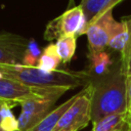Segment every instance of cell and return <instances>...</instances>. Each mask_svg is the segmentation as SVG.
Masks as SVG:
<instances>
[{
	"mask_svg": "<svg viewBox=\"0 0 131 131\" xmlns=\"http://www.w3.org/2000/svg\"><path fill=\"white\" fill-rule=\"evenodd\" d=\"M17 103L13 102H6L4 101L2 103L1 107V123L0 127L4 131H18V120L13 116L11 108L16 106Z\"/></svg>",
	"mask_w": 131,
	"mask_h": 131,
	"instance_id": "16",
	"label": "cell"
},
{
	"mask_svg": "<svg viewBox=\"0 0 131 131\" xmlns=\"http://www.w3.org/2000/svg\"><path fill=\"white\" fill-rule=\"evenodd\" d=\"M0 102H2V100H0Z\"/></svg>",
	"mask_w": 131,
	"mask_h": 131,
	"instance_id": "25",
	"label": "cell"
},
{
	"mask_svg": "<svg viewBox=\"0 0 131 131\" xmlns=\"http://www.w3.org/2000/svg\"><path fill=\"white\" fill-rule=\"evenodd\" d=\"M0 131H4V130H3V129H2L1 127H0Z\"/></svg>",
	"mask_w": 131,
	"mask_h": 131,
	"instance_id": "24",
	"label": "cell"
},
{
	"mask_svg": "<svg viewBox=\"0 0 131 131\" xmlns=\"http://www.w3.org/2000/svg\"><path fill=\"white\" fill-rule=\"evenodd\" d=\"M54 99H30L23 101L18 120V131H30L51 111Z\"/></svg>",
	"mask_w": 131,
	"mask_h": 131,
	"instance_id": "8",
	"label": "cell"
},
{
	"mask_svg": "<svg viewBox=\"0 0 131 131\" xmlns=\"http://www.w3.org/2000/svg\"><path fill=\"white\" fill-rule=\"evenodd\" d=\"M73 2H74V0H70V2H69V3H70V4H73Z\"/></svg>",
	"mask_w": 131,
	"mask_h": 131,
	"instance_id": "23",
	"label": "cell"
},
{
	"mask_svg": "<svg viewBox=\"0 0 131 131\" xmlns=\"http://www.w3.org/2000/svg\"><path fill=\"white\" fill-rule=\"evenodd\" d=\"M42 51L39 48L37 42L33 39H31L29 41V46H28V50H27V54L25 56V60H24V66H28V67H37V62L38 59L41 55Z\"/></svg>",
	"mask_w": 131,
	"mask_h": 131,
	"instance_id": "18",
	"label": "cell"
},
{
	"mask_svg": "<svg viewBox=\"0 0 131 131\" xmlns=\"http://www.w3.org/2000/svg\"><path fill=\"white\" fill-rule=\"evenodd\" d=\"M77 98V94L70 97L68 100L59 104L54 110L50 111L44 119H42L34 128H32L30 131H53L56 125L58 124L59 120L61 119L62 115L67 112V110L72 105V103Z\"/></svg>",
	"mask_w": 131,
	"mask_h": 131,
	"instance_id": "11",
	"label": "cell"
},
{
	"mask_svg": "<svg viewBox=\"0 0 131 131\" xmlns=\"http://www.w3.org/2000/svg\"><path fill=\"white\" fill-rule=\"evenodd\" d=\"M122 23L114 18L113 10H110L90 23L86 30L88 40V54L104 51L108 47L110 40L119 30Z\"/></svg>",
	"mask_w": 131,
	"mask_h": 131,
	"instance_id": "6",
	"label": "cell"
},
{
	"mask_svg": "<svg viewBox=\"0 0 131 131\" xmlns=\"http://www.w3.org/2000/svg\"><path fill=\"white\" fill-rule=\"evenodd\" d=\"M86 30L87 21L84 11L79 4L67 9L59 16L49 21L44 32V39L52 41L66 36L79 37L86 34Z\"/></svg>",
	"mask_w": 131,
	"mask_h": 131,
	"instance_id": "4",
	"label": "cell"
},
{
	"mask_svg": "<svg viewBox=\"0 0 131 131\" xmlns=\"http://www.w3.org/2000/svg\"><path fill=\"white\" fill-rule=\"evenodd\" d=\"M91 122L112 115L127 112V76L124 74L120 55L116 58L111 70L90 81Z\"/></svg>",
	"mask_w": 131,
	"mask_h": 131,
	"instance_id": "1",
	"label": "cell"
},
{
	"mask_svg": "<svg viewBox=\"0 0 131 131\" xmlns=\"http://www.w3.org/2000/svg\"><path fill=\"white\" fill-rule=\"evenodd\" d=\"M91 131H92V130H91Z\"/></svg>",
	"mask_w": 131,
	"mask_h": 131,
	"instance_id": "26",
	"label": "cell"
},
{
	"mask_svg": "<svg viewBox=\"0 0 131 131\" xmlns=\"http://www.w3.org/2000/svg\"><path fill=\"white\" fill-rule=\"evenodd\" d=\"M69 88L57 86H36L0 77V100L20 104L30 99L57 100Z\"/></svg>",
	"mask_w": 131,
	"mask_h": 131,
	"instance_id": "3",
	"label": "cell"
},
{
	"mask_svg": "<svg viewBox=\"0 0 131 131\" xmlns=\"http://www.w3.org/2000/svg\"><path fill=\"white\" fill-rule=\"evenodd\" d=\"M130 119V118H129ZM116 131H129V122L128 123H126L124 126H122L121 128H119V129H117Z\"/></svg>",
	"mask_w": 131,
	"mask_h": 131,
	"instance_id": "20",
	"label": "cell"
},
{
	"mask_svg": "<svg viewBox=\"0 0 131 131\" xmlns=\"http://www.w3.org/2000/svg\"><path fill=\"white\" fill-rule=\"evenodd\" d=\"M129 113L107 115L92 123V131H116L129 122Z\"/></svg>",
	"mask_w": 131,
	"mask_h": 131,
	"instance_id": "12",
	"label": "cell"
},
{
	"mask_svg": "<svg viewBox=\"0 0 131 131\" xmlns=\"http://www.w3.org/2000/svg\"><path fill=\"white\" fill-rule=\"evenodd\" d=\"M0 77L29 85L57 86L66 87L70 90L79 86L85 87L91 81L90 75L86 70L73 71L69 69H58L54 72H45L38 67L1 63Z\"/></svg>",
	"mask_w": 131,
	"mask_h": 131,
	"instance_id": "2",
	"label": "cell"
},
{
	"mask_svg": "<svg viewBox=\"0 0 131 131\" xmlns=\"http://www.w3.org/2000/svg\"><path fill=\"white\" fill-rule=\"evenodd\" d=\"M61 59L57 53L55 43H50L43 50L38 59L37 67L45 72H54L58 70Z\"/></svg>",
	"mask_w": 131,
	"mask_h": 131,
	"instance_id": "13",
	"label": "cell"
},
{
	"mask_svg": "<svg viewBox=\"0 0 131 131\" xmlns=\"http://www.w3.org/2000/svg\"><path fill=\"white\" fill-rule=\"evenodd\" d=\"M4 101H2V102H0V123H1V120H2V117H1V107H2V103H3Z\"/></svg>",
	"mask_w": 131,
	"mask_h": 131,
	"instance_id": "21",
	"label": "cell"
},
{
	"mask_svg": "<svg viewBox=\"0 0 131 131\" xmlns=\"http://www.w3.org/2000/svg\"><path fill=\"white\" fill-rule=\"evenodd\" d=\"M116 58L105 50L95 54H88L89 63L86 71L90 75V78L92 79L106 74L113 67Z\"/></svg>",
	"mask_w": 131,
	"mask_h": 131,
	"instance_id": "10",
	"label": "cell"
},
{
	"mask_svg": "<svg viewBox=\"0 0 131 131\" xmlns=\"http://www.w3.org/2000/svg\"><path fill=\"white\" fill-rule=\"evenodd\" d=\"M127 112L131 115V77H127Z\"/></svg>",
	"mask_w": 131,
	"mask_h": 131,
	"instance_id": "19",
	"label": "cell"
},
{
	"mask_svg": "<svg viewBox=\"0 0 131 131\" xmlns=\"http://www.w3.org/2000/svg\"><path fill=\"white\" fill-rule=\"evenodd\" d=\"M92 86L89 83L79 93L72 105L62 115L53 131H80L91 122Z\"/></svg>",
	"mask_w": 131,
	"mask_h": 131,
	"instance_id": "5",
	"label": "cell"
},
{
	"mask_svg": "<svg viewBox=\"0 0 131 131\" xmlns=\"http://www.w3.org/2000/svg\"><path fill=\"white\" fill-rule=\"evenodd\" d=\"M121 23H122L121 27L119 28V30L114 34V36L110 40L108 47H107V48H111L113 50L119 51V53L123 50V48L125 46V43L127 41V37H128V27H127V24L125 23V20L123 18L121 19Z\"/></svg>",
	"mask_w": 131,
	"mask_h": 131,
	"instance_id": "17",
	"label": "cell"
},
{
	"mask_svg": "<svg viewBox=\"0 0 131 131\" xmlns=\"http://www.w3.org/2000/svg\"><path fill=\"white\" fill-rule=\"evenodd\" d=\"M77 38L78 37L75 36H66L56 40L55 46L57 53L61 59V62L67 63L71 61V59L75 55L77 47Z\"/></svg>",
	"mask_w": 131,
	"mask_h": 131,
	"instance_id": "14",
	"label": "cell"
},
{
	"mask_svg": "<svg viewBox=\"0 0 131 131\" xmlns=\"http://www.w3.org/2000/svg\"><path fill=\"white\" fill-rule=\"evenodd\" d=\"M122 1L124 0H81L80 6L84 11L87 27L105 12L113 10V8Z\"/></svg>",
	"mask_w": 131,
	"mask_h": 131,
	"instance_id": "9",
	"label": "cell"
},
{
	"mask_svg": "<svg viewBox=\"0 0 131 131\" xmlns=\"http://www.w3.org/2000/svg\"><path fill=\"white\" fill-rule=\"evenodd\" d=\"M123 19L128 27V37L123 50L120 52V58L124 74L127 77H131V15L124 16Z\"/></svg>",
	"mask_w": 131,
	"mask_h": 131,
	"instance_id": "15",
	"label": "cell"
},
{
	"mask_svg": "<svg viewBox=\"0 0 131 131\" xmlns=\"http://www.w3.org/2000/svg\"><path fill=\"white\" fill-rule=\"evenodd\" d=\"M29 41L16 34L0 32V63L24 64Z\"/></svg>",
	"mask_w": 131,
	"mask_h": 131,
	"instance_id": "7",
	"label": "cell"
},
{
	"mask_svg": "<svg viewBox=\"0 0 131 131\" xmlns=\"http://www.w3.org/2000/svg\"><path fill=\"white\" fill-rule=\"evenodd\" d=\"M129 131H131V115H130V119H129Z\"/></svg>",
	"mask_w": 131,
	"mask_h": 131,
	"instance_id": "22",
	"label": "cell"
}]
</instances>
